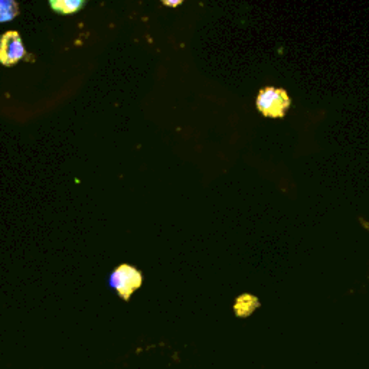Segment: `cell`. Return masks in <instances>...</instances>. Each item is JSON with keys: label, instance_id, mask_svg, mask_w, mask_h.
Here are the masks:
<instances>
[{"label": "cell", "instance_id": "cell-1", "mask_svg": "<svg viewBox=\"0 0 369 369\" xmlns=\"http://www.w3.org/2000/svg\"><path fill=\"white\" fill-rule=\"evenodd\" d=\"M291 105V98L287 91L276 87H266L260 90L256 107L264 115L270 118H283Z\"/></svg>", "mask_w": 369, "mask_h": 369}, {"label": "cell", "instance_id": "cell-2", "mask_svg": "<svg viewBox=\"0 0 369 369\" xmlns=\"http://www.w3.org/2000/svg\"><path fill=\"white\" fill-rule=\"evenodd\" d=\"M142 273L129 264H121L110 276L111 287L115 289L117 293L125 300H128L132 293L142 286Z\"/></svg>", "mask_w": 369, "mask_h": 369}, {"label": "cell", "instance_id": "cell-3", "mask_svg": "<svg viewBox=\"0 0 369 369\" xmlns=\"http://www.w3.org/2000/svg\"><path fill=\"white\" fill-rule=\"evenodd\" d=\"M25 46L19 32L9 31L0 36V64L14 67L25 58Z\"/></svg>", "mask_w": 369, "mask_h": 369}, {"label": "cell", "instance_id": "cell-4", "mask_svg": "<svg viewBox=\"0 0 369 369\" xmlns=\"http://www.w3.org/2000/svg\"><path fill=\"white\" fill-rule=\"evenodd\" d=\"M87 0H49V5L55 12L63 15H73L84 8Z\"/></svg>", "mask_w": 369, "mask_h": 369}, {"label": "cell", "instance_id": "cell-5", "mask_svg": "<svg viewBox=\"0 0 369 369\" xmlns=\"http://www.w3.org/2000/svg\"><path fill=\"white\" fill-rule=\"evenodd\" d=\"M19 15V6L15 0H0V24L11 22Z\"/></svg>", "mask_w": 369, "mask_h": 369}, {"label": "cell", "instance_id": "cell-6", "mask_svg": "<svg viewBox=\"0 0 369 369\" xmlns=\"http://www.w3.org/2000/svg\"><path fill=\"white\" fill-rule=\"evenodd\" d=\"M183 2H184V0H162V4L165 6H169V8H177Z\"/></svg>", "mask_w": 369, "mask_h": 369}]
</instances>
